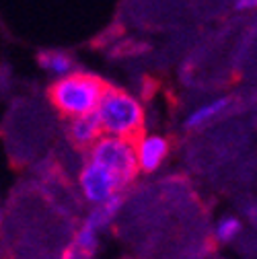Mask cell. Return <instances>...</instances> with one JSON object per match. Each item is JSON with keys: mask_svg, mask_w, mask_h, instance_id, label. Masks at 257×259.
<instances>
[{"mask_svg": "<svg viewBox=\"0 0 257 259\" xmlns=\"http://www.w3.org/2000/svg\"><path fill=\"white\" fill-rule=\"evenodd\" d=\"M107 87L109 82H105L97 74L70 72L50 84L48 97L54 109H58L64 117L72 119V117L95 113Z\"/></svg>", "mask_w": 257, "mask_h": 259, "instance_id": "1", "label": "cell"}, {"mask_svg": "<svg viewBox=\"0 0 257 259\" xmlns=\"http://www.w3.org/2000/svg\"><path fill=\"white\" fill-rule=\"evenodd\" d=\"M105 136L138 142L144 136V109L134 95L109 84L95 109Z\"/></svg>", "mask_w": 257, "mask_h": 259, "instance_id": "2", "label": "cell"}, {"mask_svg": "<svg viewBox=\"0 0 257 259\" xmlns=\"http://www.w3.org/2000/svg\"><path fill=\"white\" fill-rule=\"evenodd\" d=\"M89 158L99 163L101 167H105L107 171H111L123 189L136 179L140 171L136 144L123 138H115V136H101L93 144Z\"/></svg>", "mask_w": 257, "mask_h": 259, "instance_id": "3", "label": "cell"}, {"mask_svg": "<svg viewBox=\"0 0 257 259\" xmlns=\"http://www.w3.org/2000/svg\"><path fill=\"white\" fill-rule=\"evenodd\" d=\"M78 185L82 198L93 206L103 204L105 200L113 198L115 193H123V187L117 181V177L91 158L78 171Z\"/></svg>", "mask_w": 257, "mask_h": 259, "instance_id": "4", "label": "cell"}, {"mask_svg": "<svg viewBox=\"0 0 257 259\" xmlns=\"http://www.w3.org/2000/svg\"><path fill=\"white\" fill-rule=\"evenodd\" d=\"M103 136V130L99 123V117L95 113L72 117L66 125V138L68 144H72L76 150H91L93 144Z\"/></svg>", "mask_w": 257, "mask_h": 259, "instance_id": "5", "label": "cell"}, {"mask_svg": "<svg viewBox=\"0 0 257 259\" xmlns=\"http://www.w3.org/2000/svg\"><path fill=\"white\" fill-rule=\"evenodd\" d=\"M169 154V140L165 136H142L136 142V156L138 167L142 173H154Z\"/></svg>", "mask_w": 257, "mask_h": 259, "instance_id": "6", "label": "cell"}, {"mask_svg": "<svg viewBox=\"0 0 257 259\" xmlns=\"http://www.w3.org/2000/svg\"><path fill=\"white\" fill-rule=\"evenodd\" d=\"M97 249H99L97 231L82 224L72 235V239L66 243V247L62 249V259H93Z\"/></svg>", "mask_w": 257, "mask_h": 259, "instance_id": "7", "label": "cell"}, {"mask_svg": "<svg viewBox=\"0 0 257 259\" xmlns=\"http://www.w3.org/2000/svg\"><path fill=\"white\" fill-rule=\"evenodd\" d=\"M123 202H125V198L121 196V193H115L113 198H109V200H105L103 204L95 206V208L87 214V218H84L82 224L91 226V229L97 231V233H99V231H105L107 226H111V222L115 220V216L121 212Z\"/></svg>", "mask_w": 257, "mask_h": 259, "instance_id": "8", "label": "cell"}, {"mask_svg": "<svg viewBox=\"0 0 257 259\" xmlns=\"http://www.w3.org/2000/svg\"><path fill=\"white\" fill-rule=\"evenodd\" d=\"M231 103H233V101L229 99V97H218V99H214V101H208V103L200 105L198 109H194V111H191V113L185 117L183 127H185V130H200V127H204V125L210 123L212 119L220 117L224 111L231 107Z\"/></svg>", "mask_w": 257, "mask_h": 259, "instance_id": "9", "label": "cell"}, {"mask_svg": "<svg viewBox=\"0 0 257 259\" xmlns=\"http://www.w3.org/2000/svg\"><path fill=\"white\" fill-rule=\"evenodd\" d=\"M39 66L54 76H66L74 70V60L64 52H44L39 54Z\"/></svg>", "mask_w": 257, "mask_h": 259, "instance_id": "10", "label": "cell"}, {"mask_svg": "<svg viewBox=\"0 0 257 259\" xmlns=\"http://www.w3.org/2000/svg\"><path fill=\"white\" fill-rule=\"evenodd\" d=\"M241 229H243V224H241L239 218H235V216H224V218H220V220L216 222V231H214L216 241H218V243H231V241H235V239L239 237Z\"/></svg>", "mask_w": 257, "mask_h": 259, "instance_id": "11", "label": "cell"}, {"mask_svg": "<svg viewBox=\"0 0 257 259\" xmlns=\"http://www.w3.org/2000/svg\"><path fill=\"white\" fill-rule=\"evenodd\" d=\"M235 9L237 11H253V9H257V0H237Z\"/></svg>", "mask_w": 257, "mask_h": 259, "instance_id": "12", "label": "cell"}, {"mask_svg": "<svg viewBox=\"0 0 257 259\" xmlns=\"http://www.w3.org/2000/svg\"><path fill=\"white\" fill-rule=\"evenodd\" d=\"M0 218H3V212H0Z\"/></svg>", "mask_w": 257, "mask_h": 259, "instance_id": "13", "label": "cell"}]
</instances>
